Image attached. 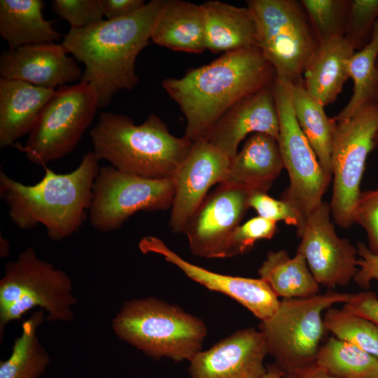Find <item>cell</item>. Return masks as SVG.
<instances>
[{"label":"cell","mask_w":378,"mask_h":378,"mask_svg":"<svg viewBox=\"0 0 378 378\" xmlns=\"http://www.w3.org/2000/svg\"><path fill=\"white\" fill-rule=\"evenodd\" d=\"M164 0H151L125 17L102 20L82 29L70 28L62 46L85 65L80 81L96 90L99 108L106 106L120 90L139 81L135 62L148 44L153 24Z\"/></svg>","instance_id":"2"},{"label":"cell","mask_w":378,"mask_h":378,"mask_svg":"<svg viewBox=\"0 0 378 378\" xmlns=\"http://www.w3.org/2000/svg\"><path fill=\"white\" fill-rule=\"evenodd\" d=\"M104 16L108 20L127 16L146 4L144 0H102Z\"/></svg>","instance_id":"40"},{"label":"cell","mask_w":378,"mask_h":378,"mask_svg":"<svg viewBox=\"0 0 378 378\" xmlns=\"http://www.w3.org/2000/svg\"><path fill=\"white\" fill-rule=\"evenodd\" d=\"M139 246L144 253H155L162 256L190 279L209 290L223 293L236 300L260 321L271 317L279 305V298L260 278L230 276L195 265L182 258L155 237L142 238Z\"/></svg>","instance_id":"16"},{"label":"cell","mask_w":378,"mask_h":378,"mask_svg":"<svg viewBox=\"0 0 378 378\" xmlns=\"http://www.w3.org/2000/svg\"><path fill=\"white\" fill-rule=\"evenodd\" d=\"M43 8L41 0L0 1V34L10 50L61 38V34L52 27L55 21L43 18Z\"/></svg>","instance_id":"25"},{"label":"cell","mask_w":378,"mask_h":378,"mask_svg":"<svg viewBox=\"0 0 378 378\" xmlns=\"http://www.w3.org/2000/svg\"><path fill=\"white\" fill-rule=\"evenodd\" d=\"M356 248L358 268L354 279L360 287L368 288L372 281H378V255L362 242H357Z\"/></svg>","instance_id":"38"},{"label":"cell","mask_w":378,"mask_h":378,"mask_svg":"<svg viewBox=\"0 0 378 378\" xmlns=\"http://www.w3.org/2000/svg\"><path fill=\"white\" fill-rule=\"evenodd\" d=\"M355 223L365 231L368 248L378 255V188L361 192L354 213Z\"/></svg>","instance_id":"37"},{"label":"cell","mask_w":378,"mask_h":378,"mask_svg":"<svg viewBox=\"0 0 378 378\" xmlns=\"http://www.w3.org/2000/svg\"><path fill=\"white\" fill-rule=\"evenodd\" d=\"M257 26L258 48L276 76L302 81L305 66L319 42L307 15L295 0H248Z\"/></svg>","instance_id":"8"},{"label":"cell","mask_w":378,"mask_h":378,"mask_svg":"<svg viewBox=\"0 0 378 378\" xmlns=\"http://www.w3.org/2000/svg\"><path fill=\"white\" fill-rule=\"evenodd\" d=\"M276 73L258 47L223 53L211 63L169 78L162 88L178 105L186 120L184 136L204 139L233 106L272 85Z\"/></svg>","instance_id":"1"},{"label":"cell","mask_w":378,"mask_h":378,"mask_svg":"<svg viewBox=\"0 0 378 378\" xmlns=\"http://www.w3.org/2000/svg\"><path fill=\"white\" fill-rule=\"evenodd\" d=\"M328 332L378 358V326L360 315L333 307L323 314Z\"/></svg>","instance_id":"31"},{"label":"cell","mask_w":378,"mask_h":378,"mask_svg":"<svg viewBox=\"0 0 378 378\" xmlns=\"http://www.w3.org/2000/svg\"><path fill=\"white\" fill-rule=\"evenodd\" d=\"M77 303L71 279L60 269L39 258L27 247L8 263L0 281V336L8 323L40 307L50 321H70Z\"/></svg>","instance_id":"6"},{"label":"cell","mask_w":378,"mask_h":378,"mask_svg":"<svg viewBox=\"0 0 378 378\" xmlns=\"http://www.w3.org/2000/svg\"><path fill=\"white\" fill-rule=\"evenodd\" d=\"M67 53L62 44L55 43L8 49L0 57L1 77L52 90L80 80L83 71Z\"/></svg>","instance_id":"18"},{"label":"cell","mask_w":378,"mask_h":378,"mask_svg":"<svg viewBox=\"0 0 378 378\" xmlns=\"http://www.w3.org/2000/svg\"><path fill=\"white\" fill-rule=\"evenodd\" d=\"M279 122L278 144L289 176V186L281 200L299 214L303 229L309 216L323 202L332 178L321 167L309 142L301 130L293 111L289 82L276 76L273 85Z\"/></svg>","instance_id":"11"},{"label":"cell","mask_w":378,"mask_h":378,"mask_svg":"<svg viewBox=\"0 0 378 378\" xmlns=\"http://www.w3.org/2000/svg\"><path fill=\"white\" fill-rule=\"evenodd\" d=\"M351 295L328 289L309 298L280 300L274 314L259 326L274 363L284 372L314 363L328 332L324 312L345 304Z\"/></svg>","instance_id":"7"},{"label":"cell","mask_w":378,"mask_h":378,"mask_svg":"<svg viewBox=\"0 0 378 378\" xmlns=\"http://www.w3.org/2000/svg\"><path fill=\"white\" fill-rule=\"evenodd\" d=\"M284 168L278 141L266 134L254 133L231 159L223 182L252 194L267 193Z\"/></svg>","instance_id":"20"},{"label":"cell","mask_w":378,"mask_h":378,"mask_svg":"<svg viewBox=\"0 0 378 378\" xmlns=\"http://www.w3.org/2000/svg\"><path fill=\"white\" fill-rule=\"evenodd\" d=\"M289 85L297 121L324 172L332 179L333 120L326 113L325 106L308 92L303 81L295 84L289 83Z\"/></svg>","instance_id":"27"},{"label":"cell","mask_w":378,"mask_h":378,"mask_svg":"<svg viewBox=\"0 0 378 378\" xmlns=\"http://www.w3.org/2000/svg\"><path fill=\"white\" fill-rule=\"evenodd\" d=\"M355 49L344 36L320 42L302 75L308 92L326 106L335 101L350 78L349 63Z\"/></svg>","instance_id":"22"},{"label":"cell","mask_w":378,"mask_h":378,"mask_svg":"<svg viewBox=\"0 0 378 378\" xmlns=\"http://www.w3.org/2000/svg\"><path fill=\"white\" fill-rule=\"evenodd\" d=\"M98 108L96 90L89 83L80 81L57 88L42 109L24 146L18 148L30 162L45 167L74 150Z\"/></svg>","instance_id":"9"},{"label":"cell","mask_w":378,"mask_h":378,"mask_svg":"<svg viewBox=\"0 0 378 378\" xmlns=\"http://www.w3.org/2000/svg\"><path fill=\"white\" fill-rule=\"evenodd\" d=\"M231 159L205 139L192 143L174 178L175 194L169 225L183 232L212 186L225 179Z\"/></svg>","instance_id":"15"},{"label":"cell","mask_w":378,"mask_h":378,"mask_svg":"<svg viewBox=\"0 0 378 378\" xmlns=\"http://www.w3.org/2000/svg\"><path fill=\"white\" fill-rule=\"evenodd\" d=\"M378 20V0H349L344 37L356 50L370 40Z\"/></svg>","instance_id":"33"},{"label":"cell","mask_w":378,"mask_h":378,"mask_svg":"<svg viewBox=\"0 0 378 378\" xmlns=\"http://www.w3.org/2000/svg\"><path fill=\"white\" fill-rule=\"evenodd\" d=\"M378 20L370 41L355 52L349 63V75L354 82L352 96L344 108L332 117L335 120L351 117L360 108L378 102Z\"/></svg>","instance_id":"29"},{"label":"cell","mask_w":378,"mask_h":378,"mask_svg":"<svg viewBox=\"0 0 378 378\" xmlns=\"http://www.w3.org/2000/svg\"><path fill=\"white\" fill-rule=\"evenodd\" d=\"M258 274L282 299L309 298L319 293L320 285L304 257L298 252L293 257L283 249L268 252Z\"/></svg>","instance_id":"26"},{"label":"cell","mask_w":378,"mask_h":378,"mask_svg":"<svg viewBox=\"0 0 378 378\" xmlns=\"http://www.w3.org/2000/svg\"><path fill=\"white\" fill-rule=\"evenodd\" d=\"M249 208L255 210L258 216L277 223L283 221L288 225L301 227V220L298 211L287 202L276 200L267 193L255 192L248 200Z\"/></svg>","instance_id":"36"},{"label":"cell","mask_w":378,"mask_h":378,"mask_svg":"<svg viewBox=\"0 0 378 378\" xmlns=\"http://www.w3.org/2000/svg\"><path fill=\"white\" fill-rule=\"evenodd\" d=\"M267 370L260 378H282L284 372L276 364L266 365Z\"/></svg>","instance_id":"42"},{"label":"cell","mask_w":378,"mask_h":378,"mask_svg":"<svg viewBox=\"0 0 378 378\" xmlns=\"http://www.w3.org/2000/svg\"><path fill=\"white\" fill-rule=\"evenodd\" d=\"M99 162L90 151L68 173L58 174L46 166L43 178L32 185L18 181L1 171L0 197L8 207L10 220L22 230L43 225L53 241L72 236L89 213Z\"/></svg>","instance_id":"3"},{"label":"cell","mask_w":378,"mask_h":378,"mask_svg":"<svg viewBox=\"0 0 378 378\" xmlns=\"http://www.w3.org/2000/svg\"><path fill=\"white\" fill-rule=\"evenodd\" d=\"M251 194L244 188L222 182L206 195L182 232L194 255L228 258L230 237L249 208Z\"/></svg>","instance_id":"13"},{"label":"cell","mask_w":378,"mask_h":378,"mask_svg":"<svg viewBox=\"0 0 378 378\" xmlns=\"http://www.w3.org/2000/svg\"><path fill=\"white\" fill-rule=\"evenodd\" d=\"M376 143H377V145H378V133L377 134V136H376Z\"/></svg>","instance_id":"44"},{"label":"cell","mask_w":378,"mask_h":378,"mask_svg":"<svg viewBox=\"0 0 378 378\" xmlns=\"http://www.w3.org/2000/svg\"><path fill=\"white\" fill-rule=\"evenodd\" d=\"M55 90L18 80L0 78V147L29 134Z\"/></svg>","instance_id":"21"},{"label":"cell","mask_w":378,"mask_h":378,"mask_svg":"<svg viewBox=\"0 0 378 378\" xmlns=\"http://www.w3.org/2000/svg\"><path fill=\"white\" fill-rule=\"evenodd\" d=\"M282 378H337L316 362L285 372Z\"/></svg>","instance_id":"41"},{"label":"cell","mask_w":378,"mask_h":378,"mask_svg":"<svg viewBox=\"0 0 378 378\" xmlns=\"http://www.w3.org/2000/svg\"><path fill=\"white\" fill-rule=\"evenodd\" d=\"M330 214V204L323 201L297 234L300 239L297 252L304 257L318 284L328 289L347 286L358 268L356 246L337 234Z\"/></svg>","instance_id":"14"},{"label":"cell","mask_w":378,"mask_h":378,"mask_svg":"<svg viewBox=\"0 0 378 378\" xmlns=\"http://www.w3.org/2000/svg\"><path fill=\"white\" fill-rule=\"evenodd\" d=\"M342 309L365 317L378 326V298L373 292L352 293Z\"/></svg>","instance_id":"39"},{"label":"cell","mask_w":378,"mask_h":378,"mask_svg":"<svg viewBox=\"0 0 378 378\" xmlns=\"http://www.w3.org/2000/svg\"><path fill=\"white\" fill-rule=\"evenodd\" d=\"M174 194V178H150L102 167L92 186L90 224L102 232L118 230L136 212L169 209Z\"/></svg>","instance_id":"12"},{"label":"cell","mask_w":378,"mask_h":378,"mask_svg":"<svg viewBox=\"0 0 378 378\" xmlns=\"http://www.w3.org/2000/svg\"><path fill=\"white\" fill-rule=\"evenodd\" d=\"M276 232V223L256 216L239 225L232 232L228 248V258L249 251L255 242L272 239Z\"/></svg>","instance_id":"34"},{"label":"cell","mask_w":378,"mask_h":378,"mask_svg":"<svg viewBox=\"0 0 378 378\" xmlns=\"http://www.w3.org/2000/svg\"><path fill=\"white\" fill-rule=\"evenodd\" d=\"M268 355L263 333L253 328L237 330L189 362L191 378H260Z\"/></svg>","instance_id":"17"},{"label":"cell","mask_w":378,"mask_h":378,"mask_svg":"<svg viewBox=\"0 0 378 378\" xmlns=\"http://www.w3.org/2000/svg\"><path fill=\"white\" fill-rule=\"evenodd\" d=\"M377 133L378 102L364 105L347 119L333 120L330 206L334 221L342 228L355 223L360 182L367 158L377 146Z\"/></svg>","instance_id":"10"},{"label":"cell","mask_w":378,"mask_h":378,"mask_svg":"<svg viewBox=\"0 0 378 378\" xmlns=\"http://www.w3.org/2000/svg\"><path fill=\"white\" fill-rule=\"evenodd\" d=\"M206 48L217 52L258 47L257 26L247 7H237L217 0L201 4Z\"/></svg>","instance_id":"23"},{"label":"cell","mask_w":378,"mask_h":378,"mask_svg":"<svg viewBox=\"0 0 378 378\" xmlns=\"http://www.w3.org/2000/svg\"><path fill=\"white\" fill-rule=\"evenodd\" d=\"M150 41L174 50L202 52L206 48L201 4L181 0H164L153 24Z\"/></svg>","instance_id":"24"},{"label":"cell","mask_w":378,"mask_h":378,"mask_svg":"<svg viewBox=\"0 0 378 378\" xmlns=\"http://www.w3.org/2000/svg\"><path fill=\"white\" fill-rule=\"evenodd\" d=\"M315 362L337 378H378V358L334 336L322 344Z\"/></svg>","instance_id":"30"},{"label":"cell","mask_w":378,"mask_h":378,"mask_svg":"<svg viewBox=\"0 0 378 378\" xmlns=\"http://www.w3.org/2000/svg\"><path fill=\"white\" fill-rule=\"evenodd\" d=\"M52 10L72 29H82L103 20L102 0H54Z\"/></svg>","instance_id":"35"},{"label":"cell","mask_w":378,"mask_h":378,"mask_svg":"<svg viewBox=\"0 0 378 378\" xmlns=\"http://www.w3.org/2000/svg\"><path fill=\"white\" fill-rule=\"evenodd\" d=\"M273 85L237 103L204 139L230 159L236 155L239 144L249 134L263 133L278 141L279 122Z\"/></svg>","instance_id":"19"},{"label":"cell","mask_w":378,"mask_h":378,"mask_svg":"<svg viewBox=\"0 0 378 378\" xmlns=\"http://www.w3.org/2000/svg\"><path fill=\"white\" fill-rule=\"evenodd\" d=\"M318 42L344 36L349 0H301Z\"/></svg>","instance_id":"32"},{"label":"cell","mask_w":378,"mask_h":378,"mask_svg":"<svg viewBox=\"0 0 378 378\" xmlns=\"http://www.w3.org/2000/svg\"><path fill=\"white\" fill-rule=\"evenodd\" d=\"M1 246H3V249H1V252L3 251V256H5L9 251V244L7 240L1 237Z\"/></svg>","instance_id":"43"},{"label":"cell","mask_w":378,"mask_h":378,"mask_svg":"<svg viewBox=\"0 0 378 378\" xmlns=\"http://www.w3.org/2000/svg\"><path fill=\"white\" fill-rule=\"evenodd\" d=\"M377 71H378V60H377Z\"/></svg>","instance_id":"45"},{"label":"cell","mask_w":378,"mask_h":378,"mask_svg":"<svg viewBox=\"0 0 378 378\" xmlns=\"http://www.w3.org/2000/svg\"><path fill=\"white\" fill-rule=\"evenodd\" d=\"M44 321L43 309L24 321L10 356L0 363V378H40L50 363V356L36 334Z\"/></svg>","instance_id":"28"},{"label":"cell","mask_w":378,"mask_h":378,"mask_svg":"<svg viewBox=\"0 0 378 378\" xmlns=\"http://www.w3.org/2000/svg\"><path fill=\"white\" fill-rule=\"evenodd\" d=\"M112 328L119 339L148 356L175 362L190 361L201 351L207 335L202 319L153 297L125 302Z\"/></svg>","instance_id":"5"},{"label":"cell","mask_w":378,"mask_h":378,"mask_svg":"<svg viewBox=\"0 0 378 378\" xmlns=\"http://www.w3.org/2000/svg\"><path fill=\"white\" fill-rule=\"evenodd\" d=\"M90 136L99 161L125 173L157 179L174 178L193 143L172 135L155 114L135 125L127 115L102 112Z\"/></svg>","instance_id":"4"}]
</instances>
